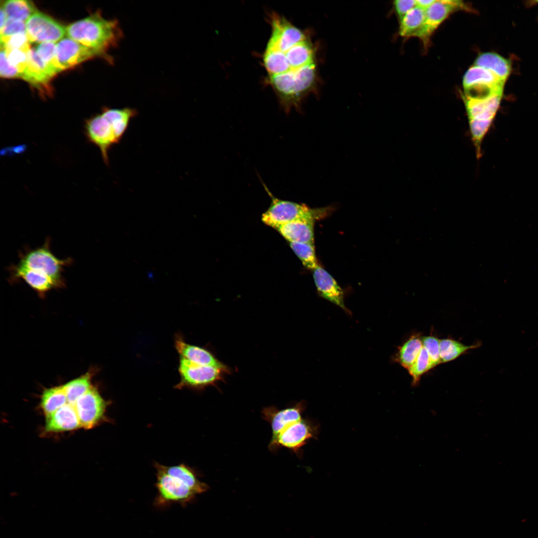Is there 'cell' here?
<instances>
[{"label":"cell","mask_w":538,"mask_h":538,"mask_svg":"<svg viewBox=\"0 0 538 538\" xmlns=\"http://www.w3.org/2000/svg\"><path fill=\"white\" fill-rule=\"evenodd\" d=\"M425 21V10L417 6L411 9L400 21L399 34L404 37H418Z\"/></svg>","instance_id":"cell-23"},{"label":"cell","mask_w":538,"mask_h":538,"mask_svg":"<svg viewBox=\"0 0 538 538\" xmlns=\"http://www.w3.org/2000/svg\"><path fill=\"white\" fill-rule=\"evenodd\" d=\"M0 30L4 26V25L6 24V21L7 20V18L6 15V13H5L3 7L1 5H0Z\"/></svg>","instance_id":"cell-38"},{"label":"cell","mask_w":538,"mask_h":538,"mask_svg":"<svg viewBox=\"0 0 538 538\" xmlns=\"http://www.w3.org/2000/svg\"><path fill=\"white\" fill-rule=\"evenodd\" d=\"M431 369L429 355L423 347L416 361L407 370L412 378V386H417L421 376Z\"/></svg>","instance_id":"cell-29"},{"label":"cell","mask_w":538,"mask_h":538,"mask_svg":"<svg viewBox=\"0 0 538 538\" xmlns=\"http://www.w3.org/2000/svg\"><path fill=\"white\" fill-rule=\"evenodd\" d=\"M316 216L302 217L283 224L275 230L289 242L314 244V224Z\"/></svg>","instance_id":"cell-18"},{"label":"cell","mask_w":538,"mask_h":538,"mask_svg":"<svg viewBox=\"0 0 538 538\" xmlns=\"http://www.w3.org/2000/svg\"><path fill=\"white\" fill-rule=\"evenodd\" d=\"M461 0H436L425 9V21L418 37L428 44L430 37L439 25L454 11L464 7Z\"/></svg>","instance_id":"cell-13"},{"label":"cell","mask_w":538,"mask_h":538,"mask_svg":"<svg viewBox=\"0 0 538 538\" xmlns=\"http://www.w3.org/2000/svg\"><path fill=\"white\" fill-rule=\"evenodd\" d=\"M66 34L108 59V51L118 45L123 36L119 22L104 18L99 12L68 25Z\"/></svg>","instance_id":"cell-4"},{"label":"cell","mask_w":538,"mask_h":538,"mask_svg":"<svg viewBox=\"0 0 538 538\" xmlns=\"http://www.w3.org/2000/svg\"><path fill=\"white\" fill-rule=\"evenodd\" d=\"M3 48L5 50L6 56L8 62L18 70L21 76V74L27 64L29 51H26L17 49Z\"/></svg>","instance_id":"cell-33"},{"label":"cell","mask_w":538,"mask_h":538,"mask_svg":"<svg viewBox=\"0 0 538 538\" xmlns=\"http://www.w3.org/2000/svg\"><path fill=\"white\" fill-rule=\"evenodd\" d=\"M137 114L136 109L129 107L105 108L101 113L85 121V134L90 142L99 148L107 165H109L110 150L121 142L132 120Z\"/></svg>","instance_id":"cell-3"},{"label":"cell","mask_w":538,"mask_h":538,"mask_svg":"<svg viewBox=\"0 0 538 538\" xmlns=\"http://www.w3.org/2000/svg\"><path fill=\"white\" fill-rule=\"evenodd\" d=\"M263 185L271 201L268 209L263 214L262 220L275 229L283 224L306 216H316L322 218L332 210L330 207L311 208L305 204L281 200L274 196L267 187L264 184Z\"/></svg>","instance_id":"cell-6"},{"label":"cell","mask_w":538,"mask_h":538,"mask_svg":"<svg viewBox=\"0 0 538 538\" xmlns=\"http://www.w3.org/2000/svg\"><path fill=\"white\" fill-rule=\"evenodd\" d=\"M416 6L426 9L431 4H432L435 0H415Z\"/></svg>","instance_id":"cell-37"},{"label":"cell","mask_w":538,"mask_h":538,"mask_svg":"<svg viewBox=\"0 0 538 538\" xmlns=\"http://www.w3.org/2000/svg\"><path fill=\"white\" fill-rule=\"evenodd\" d=\"M422 347L420 335L413 334L398 347L394 360L408 370L416 361Z\"/></svg>","instance_id":"cell-21"},{"label":"cell","mask_w":538,"mask_h":538,"mask_svg":"<svg viewBox=\"0 0 538 538\" xmlns=\"http://www.w3.org/2000/svg\"><path fill=\"white\" fill-rule=\"evenodd\" d=\"M81 427L74 405L67 404L46 416L44 430L47 432L72 431Z\"/></svg>","instance_id":"cell-20"},{"label":"cell","mask_w":538,"mask_h":538,"mask_svg":"<svg viewBox=\"0 0 538 538\" xmlns=\"http://www.w3.org/2000/svg\"><path fill=\"white\" fill-rule=\"evenodd\" d=\"M67 404L63 385L45 389L41 395L40 407L47 416Z\"/></svg>","instance_id":"cell-24"},{"label":"cell","mask_w":538,"mask_h":538,"mask_svg":"<svg viewBox=\"0 0 538 538\" xmlns=\"http://www.w3.org/2000/svg\"><path fill=\"white\" fill-rule=\"evenodd\" d=\"M29 43L26 33H21L9 37L0 38V46L6 48L17 49L28 51L30 49Z\"/></svg>","instance_id":"cell-32"},{"label":"cell","mask_w":538,"mask_h":538,"mask_svg":"<svg viewBox=\"0 0 538 538\" xmlns=\"http://www.w3.org/2000/svg\"><path fill=\"white\" fill-rule=\"evenodd\" d=\"M505 81L493 72L473 65L463 78V98L480 99L493 94H503Z\"/></svg>","instance_id":"cell-7"},{"label":"cell","mask_w":538,"mask_h":538,"mask_svg":"<svg viewBox=\"0 0 538 538\" xmlns=\"http://www.w3.org/2000/svg\"><path fill=\"white\" fill-rule=\"evenodd\" d=\"M7 270L9 272V283H17L22 280L40 297H43L46 293L53 289L61 288L51 277L17 264H11Z\"/></svg>","instance_id":"cell-14"},{"label":"cell","mask_w":538,"mask_h":538,"mask_svg":"<svg viewBox=\"0 0 538 538\" xmlns=\"http://www.w3.org/2000/svg\"><path fill=\"white\" fill-rule=\"evenodd\" d=\"M536 2L538 3V0H537Z\"/></svg>","instance_id":"cell-39"},{"label":"cell","mask_w":538,"mask_h":538,"mask_svg":"<svg viewBox=\"0 0 538 538\" xmlns=\"http://www.w3.org/2000/svg\"><path fill=\"white\" fill-rule=\"evenodd\" d=\"M94 374V370H90L79 377L63 385L67 404L73 405L76 401L92 387V379Z\"/></svg>","instance_id":"cell-26"},{"label":"cell","mask_w":538,"mask_h":538,"mask_svg":"<svg viewBox=\"0 0 538 538\" xmlns=\"http://www.w3.org/2000/svg\"><path fill=\"white\" fill-rule=\"evenodd\" d=\"M110 403L103 398L97 388L92 385L73 405L81 427L91 429L103 421Z\"/></svg>","instance_id":"cell-9"},{"label":"cell","mask_w":538,"mask_h":538,"mask_svg":"<svg viewBox=\"0 0 538 538\" xmlns=\"http://www.w3.org/2000/svg\"><path fill=\"white\" fill-rule=\"evenodd\" d=\"M423 347L429 357L431 369L441 364L440 357V340L433 335L421 337Z\"/></svg>","instance_id":"cell-31"},{"label":"cell","mask_w":538,"mask_h":538,"mask_svg":"<svg viewBox=\"0 0 538 538\" xmlns=\"http://www.w3.org/2000/svg\"><path fill=\"white\" fill-rule=\"evenodd\" d=\"M29 42H55L63 39L66 27L49 16L37 11L25 22Z\"/></svg>","instance_id":"cell-10"},{"label":"cell","mask_w":538,"mask_h":538,"mask_svg":"<svg viewBox=\"0 0 538 538\" xmlns=\"http://www.w3.org/2000/svg\"><path fill=\"white\" fill-rule=\"evenodd\" d=\"M305 405L299 402L292 407L278 409L274 406L265 407L262 411L263 417L271 425L272 436L275 437L291 424L302 419Z\"/></svg>","instance_id":"cell-15"},{"label":"cell","mask_w":538,"mask_h":538,"mask_svg":"<svg viewBox=\"0 0 538 538\" xmlns=\"http://www.w3.org/2000/svg\"><path fill=\"white\" fill-rule=\"evenodd\" d=\"M393 4L400 22L408 11L416 6L415 0H396Z\"/></svg>","instance_id":"cell-36"},{"label":"cell","mask_w":538,"mask_h":538,"mask_svg":"<svg viewBox=\"0 0 538 538\" xmlns=\"http://www.w3.org/2000/svg\"><path fill=\"white\" fill-rule=\"evenodd\" d=\"M26 33L25 22L7 19L4 26L0 30V38L16 34Z\"/></svg>","instance_id":"cell-35"},{"label":"cell","mask_w":538,"mask_h":538,"mask_svg":"<svg viewBox=\"0 0 538 538\" xmlns=\"http://www.w3.org/2000/svg\"><path fill=\"white\" fill-rule=\"evenodd\" d=\"M57 73L40 58L33 48L28 52L27 64L21 78L33 86L40 87L47 84Z\"/></svg>","instance_id":"cell-19"},{"label":"cell","mask_w":538,"mask_h":538,"mask_svg":"<svg viewBox=\"0 0 538 538\" xmlns=\"http://www.w3.org/2000/svg\"><path fill=\"white\" fill-rule=\"evenodd\" d=\"M317 429L310 422L302 418L289 425L279 434L271 438L269 446L271 451L280 447L298 451L308 440L314 438Z\"/></svg>","instance_id":"cell-11"},{"label":"cell","mask_w":538,"mask_h":538,"mask_svg":"<svg viewBox=\"0 0 538 538\" xmlns=\"http://www.w3.org/2000/svg\"><path fill=\"white\" fill-rule=\"evenodd\" d=\"M56 45L55 42H43L34 48L38 55L46 64L60 72L56 60Z\"/></svg>","instance_id":"cell-30"},{"label":"cell","mask_w":538,"mask_h":538,"mask_svg":"<svg viewBox=\"0 0 538 538\" xmlns=\"http://www.w3.org/2000/svg\"><path fill=\"white\" fill-rule=\"evenodd\" d=\"M174 347L179 357L192 363L203 366H211L229 371L224 364L219 361L208 350L187 343L183 336L178 333L174 338Z\"/></svg>","instance_id":"cell-16"},{"label":"cell","mask_w":538,"mask_h":538,"mask_svg":"<svg viewBox=\"0 0 538 538\" xmlns=\"http://www.w3.org/2000/svg\"><path fill=\"white\" fill-rule=\"evenodd\" d=\"M18 266L47 275L53 278L62 288L65 286L63 272L65 267L73 263L71 258L60 259L50 249V239L47 238L43 245L35 249L25 248L18 254Z\"/></svg>","instance_id":"cell-5"},{"label":"cell","mask_w":538,"mask_h":538,"mask_svg":"<svg viewBox=\"0 0 538 538\" xmlns=\"http://www.w3.org/2000/svg\"><path fill=\"white\" fill-rule=\"evenodd\" d=\"M473 65L489 70L505 81L511 70L510 61L494 52L481 53L476 58Z\"/></svg>","instance_id":"cell-22"},{"label":"cell","mask_w":538,"mask_h":538,"mask_svg":"<svg viewBox=\"0 0 538 538\" xmlns=\"http://www.w3.org/2000/svg\"><path fill=\"white\" fill-rule=\"evenodd\" d=\"M157 494L154 504L163 508L172 504L182 506L191 502L196 496L208 489V486L201 482L195 471L181 463L173 466H165L154 463Z\"/></svg>","instance_id":"cell-2"},{"label":"cell","mask_w":538,"mask_h":538,"mask_svg":"<svg viewBox=\"0 0 538 538\" xmlns=\"http://www.w3.org/2000/svg\"><path fill=\"white\" fill-rule=\"evenodd\" d=\"M7 19L26 21L33 13L37 11L31 1L25 0H10L1 2Z\"/></svg>","instance_id":"cell-25"},{"label":"cell","mask_w":538,"mask_h":538,"mask_svg":"<svg viewBox=\"0 0 538 538\" xmlns=\"http://www.w3.org/2000/svg\"><path fill=\"white\" fill-rule=\"evenodd\" d=\"M289 244L306 268L313 270L319 266L315 255L314 244L299 242H289Z\"/></svg>","instance_id":"cell-28"},{"label":"cell","mask_w":538,"mask_h":538,"mask_svg":"<svg viewBox=\"0 0 538 538\" xmlns=\"http://www.w3.org/2000/svg\"><path fill=\"white\" fill-rule=\"evenodd\" d=\"M228 371L214 367L200 365L179 357L180 381L175 388L202 390L221 380L223 374Z\"/></svg>","instance_id":"cell-8"},{"label":"cell","mask_w":538,"mask_h":538,"mask_svg":"<svg viewBox=\"0 0 538 538\" xmlns=\"http://www.w3.org/2000/svg\"><path fill=\"white\" fill-rule=\"evenodd\" d=\"M271 33L263 54L271 86L281 104L297 103L314 86V51L305 34L282 16H271Z\"/></svg>","instance_id":"cell-1"},{"label":"cell","mask_w":538,"mask_h":538,"mask_svg":"<svg viewBox=\"0 0 538 538\" xmlns=\"http://www.w3.org/2000/svg\"><path fill=\"white\" fill-rule=\"evenodd\" d=\"M0 75L1 77L6 78H21V74L18 70L8 62L5 50L2 47H0Z\"/></svg>","instance_id":"cell-34"},{"label":"cell","mask_w":538,"mask_h":538,"mask_svg":"<svg viewBox=\"0 0 538 538\" xmlns=\"http://www.w3.org/2000/svg\"><path fill=\"white\" fill-rule=\"evenodd\" d=\"M479 343L466 345L452 338H444L440 340V357L441 363L452 361L468 350L475 349L479 346Z\"/></svg>","instance_id":"cell-27"},{"label":"cell","mask_w":538,"mask_h":538,"mask_svg":"<svg viewBox=\"0 0 538 538\" xmlns=\"http://www.w3.org/2000/svg\"><path fill=\"white\" fill-rule=\"evenodd\" d=\"M97 56L102 57L97 50L69 37L64 38L56 43L55 57L60 72Z\"/></svg>","instance_id":"cell-12"},{"label":"cell","mask_w":538,"mask_h":538,"mask_svg":"<svg viewBox=\"0 0 538 538\" xmlns=\"http://www.w3.org/2000/svg\"><path fill=\"white\" fill-rule=\"evenodd\" d=\"M312 271L314 281L320 295L350 314L345 305L343 290L332 275L319 265Z\"/></svg>","instance_id":"cell-17"}]
</instances>
